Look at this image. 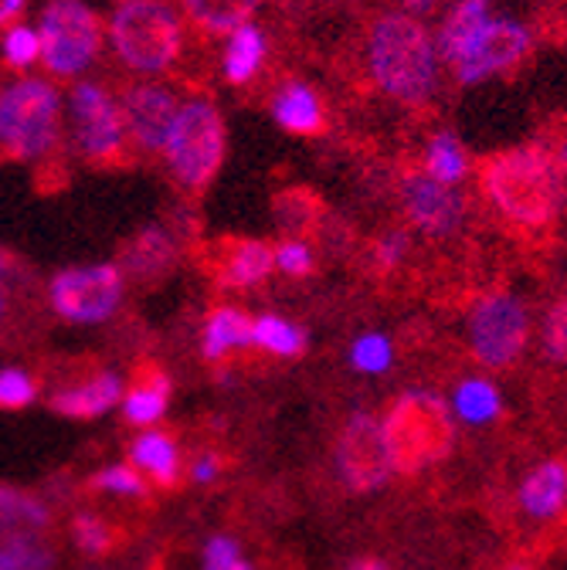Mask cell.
<instances>
[{"label": "cell", "instance_id": "6da1fadb", "mask_svg": "<svg viewBox=\"0 0 567 570\" xmlns=\"http://www.w3.org/2000/svg\"><path fill=\"white\" fill-rule=\"evenodd\" d=\"M479 190L520 235H547L557 225L564 184L540 142L489 154L479 164Z\"/></svg>", "mask_w": 567, "mask_h": 570}, {"label": "cell", "instance_id": "7a4b0ae2", "mask_svg": "<svg viewBox=\"0 0 567 570\" xmlns=\"http://www.w3.org/2000/svg\"><path fill=\"white\" fill-rule=\"evenodd\" d=\"M368 68L374 86L401 106H424L436 96L439 55L411 14H381L371 24Z\"/></svg>", "mask_w": 567, "mask_h": 570}, {"label": "cell", "instance_id": "3957f363", "mask_svg": "<svg viewBox=\"0 0 567 570\" xmlns=\"http://www.w3.org/2000/svg\"><path fill=\"white\" fill-rule=\"evenodd\" d=\"M384 449L391 459V472L414 475L442 462L456 445V424L446 401L432 391H408L401 394L384 424Z\"/></svg>", "mask_w": 567, "mask_h": 570}, {"label": "cell", "instance_id": "277c9868", "mask_svg": "<svg viewBox=\"0 0 567 570\" xmlns=\"http://www.w3.org/2000/svg\"><path fill=\"white\" fill-rule=\"evenodd\" d=\"M113 51L144 76L167 71L184 48V28L167 0H119L109 21Z\"/></svg>", "mask_w": 567, "mask_h": 570}, {"label": "cell", "instance_id": "5b68a950", "mask_svg": "<svg viewBox=\"0 0 567 570\" xmlns=\"http://www.w3.org/2000/svg\"><path fill=\"white\" fill-rule=\"evenodd\" d=\"M61 102L45 79H14L0 89V147L14 160H41L58 147Z\"/></svg>", "mask_w": 567, "mask_h": 570}, {"label": "cell", "instance_id": "8992f818", "mask_svg": "<svg viewBox=\"0 0 567 570\" xmlns=\"http://www.w3.org/2000/svg\"><path fill=\"white\" fill-rule=\"evenodd\" d=\"M225 119L211 99H190L177 109V119L167 136V164L177 184L190 194H201L218 177L225 164Z\"/></svg>", "mask_w": 567, "mask_h": 570}, {"label": "cell", "instance_id": "52a82bcc", "mask_svg": "<svg viewBox=\"0 0 567 570\" xmlns=\"http://www.w3.org/2000/svg\"><path fill=\"white\" fill-rule=\"evenodd\" d=\"M38 41L51 76L72 79L96 61L102 48V24L82 0H51L38 21Z\"/></svg>", "mask_w": 567, "mask_h": 570}, {"label": "cell", "instance_id": "ba28073f", "mask_svg": "<svg viewBox=\"0 0 567 570\" xmlns=\"http://www.w3.org/2000/svg\"><path fill=\"white\" fill-rule=\"evenodd\" d=\"M51 309L68 323H106L123 299V272L113 262L65 268L48 282Z\"/></svg>", "mask_w": 567, "mask_h": 570}, {"label": "cell", "instance_id": "9c48e42d", "mask_svg": "<svg viewBox=\"0 0 567 570\" xmlns=\"http://www.w3.org/2000/svg\"><path fill=\"white\" fill-rule=\"evenodd\" d=\"M530 320L517 296L492 293L469 316V346L486 367H510L527 346Z\"/></svg>", "mask_w": 567, "mask_h": 570}, {"label": "cell", "instance_id": "30bf717a", "mask_svg": "<svg viewBox=\"0 0 567 570\" xmlns=\"http://www.w3.org/2000/svg\"><path fill=\"white\" fill-rule=\"evenodd\" d=\"M72 136L76 150L92 164H119L126 157V122L119 102L96 82L72 89Z\"/></svg>", "mask_w": 567, "mask_h": 570}, {"label": "cell", "instance_id": "8fae6325", "mask_svg": "<svg viewBox=\"0 0 567 570\" xmlns=\"http://www.w3.org/2000/svg\"><path fill=\"white\" fill-rule=\"evenodd\" d=\"M336 472L353 492H374L391 475L381 424L371 414H350L336 435Z\"/></svg>", "mask_w": 567, "mask_h": 570}, {"label": "cell", "instance_id": "7c38bea8", "mask_svg": "<svg viewBox=\"0 0 567 570\" xmlns=\"http://www.w3.org/2000/svg\"><path fill=\"white\" fill-rule=\"evenodd\" d=\"M530 55V31L520 21H486V28L472 38L466 55L456 61L459 86H479L489 76L514 71Z\"/></svg>", "mask_w": 567, "mask_h": 570}, {"label": "cell", "instance_id": "4fadbf2b", "mask_svg": "<svg viewBox=\"0 0 567 570\" xmlns=\"http://www.w3.org/2000/svg\"><path fill=\"white\" fill-rule=\"evenodd\" d=\"M398 194H401L408 222L418 232L432 235V238H449L466 222V200H462V194L456 187H449V184H439L436 177H429L424 170L404 174Z\"/></svg>", "mask_w": 567, "mask_h": 570}, {"label": "cell", "instance_id": "5bb4252c", "mask_svg": "<svg viewBox=\"0 0 567 570\" xmlns=\"http://www.w3.org/2000/svg\"><path fill=\"white\" fill-rule=\"evenodd\" d=\"M123 122L126 136L147 154H164L170 126L177 119V96L164 86H133L123 96Z\"/></svg>", "mask_w": 567, "mask_h": 570}, {"label": "cell", "instance_id": "9a60e30c", "mask_svg": "<svg viewBox=\"0 0 567 570\" xmlns=\"http://www.w3.org/2000/svg\"><path fill=\"white\" fill-rule=\"evenodd\" d=\"M272 265H275V258L265 242L228 238V242H218L211 272H215V278L225 285V289H248V285H258L272 272Z\"/></svg>", "mask_w": 567, "mask_h": 570}, {"label": "cell", "instance_id": "2e32d148", "mask_svg": "<svg viewBox=\"0 0 567 570\" xmlns=\"http://www.w3.org/2000/svg\"><path fill=\"white\" fill-rule=\"evenodd\" d=\"M123 397V377L113 374V371H102V374H92L89 381L82 384H72V387H61L51 394V411L65 414V417H99L106 414L109 407H116Z\"/></svg>", "mask_w": 567, "mask_h": 570}, {"label": "cell", "instance_id": "e0dca14e", "mask_svg": "<svg viewBox=\"0 0 567 570\" xmlns=\"http://www.w3.org/2000/svg\"><path fill=\"white\" fill-rule=\"evenodd\" d=\"M272 119L296 136H316L326 126L323 102L306 82H286L272 99Z\"/></svg>", "mask_w": 567, "mask_h": 570}, {"label": "cell", "instance_id": "ac0fdd59", "mask_svg": "<svg viewBox=\"0 0 567 570\" xmlns=\"http://www.w3.org/2000/svg\"><path fill=\"white\" fill-rule=\"evenodd\" d=\"M252 346V320L242 309L232 306H218L211 309L204 320V333H201V353L204 361L218 364L232 350Z\"/></svg>", "mask_w": 567, "mask_h": 570}, {"label": "cell", "instance_id": "d6986e66", "mask_svg": "<svg viewBox=\"0 0 567 570\" xmlns=\"http://www.w3.org/2000/svg\"><path fill=\"white\" fill-rule=\"evenodd\" d=\"M167 401H170V381L157 367L136 371L133 387L123 391V397H119L126 421L136 424V428H147V424L160 421L164 411H167Z\"/></svg>", "mask_w": 567, "mask_h": 570}, {"label": "cell", "instance_id": "ffe728a7", "mask_svg": "<svg viewBox=\"0 0 567 570\" xmlns=\"http://www.w3.org/2000/svg\"><path fill=\"white\" fill-rule=\"evenodd\" d=\"M129 465L147 472L160 489H174L180 479V452L167 432H144L129 445Z\"/></svg>", "mask_w": 567, "mask_h": 570}, {"label": "cell", "instance_id": "44dd1931", "mask_svg": "<svg viewBox=\"0 0 567 570\" xmlns=\"http://www.w3.org/2000/svg\"><path fill=\"white\" fill-rule=\"evenodd\" d=\"M567 503V465L544 462L520 485V507L534 520H550Z\"/></svg>", "mask_w": 567, "mask_h": 570}, {"label": "cell", "instance_id": "7402d4cb", "mask_svg": "<svg viewBox=\"0 0 567 570\" xmlns=\"http://www.w3.org/2000/svg\"><path fill=\"white\" fill-rule=\"evenodd\" d=\"M486 21H489V0H459L452 14L442 21L436 55H442L446 61L456 65L466 55V48L472 45V38L486 28Z\"/></svg>", "mask_w": 567, "mask_h": 570}, {"label": "cell", "instance_id": "603a6c76", "mask_svg": "<svg viewBox=\"0 0 567 570\" xmlns=\"http://www.w3.org/2000/svg\"><path fill=\"white\" fill-rule=\"evenodd\" d=\"M170 265H174V238L164 228H147L126 245L119 272L123 275L129 272L133 278H154L170 272Z\"/></svg>", "mask_w": 567, "mask_h": 570}, {"label": "cell", "instance_id": "cb8c5ba5", "mask_svg": "<svg viewBox=\"0 0 567 570\" xmlns=\"http://www.w3.org/2000/svg\"><path fill=\"white\" fill-rule=\"evenodd\" d=\"M262 0H180L184 14L207 35H232L242 24H252V14Z\"/></svg>", "mask_w": 567, "mask_h": 570}, {"label": "cell", "instance_id": "d4e9b609", "mask_svg": "<svg viewBox=\"0 0 567 570\" xmlns=\"http://www.w3.org/2000/svg\"><path fill=\"white\" fill-rule=\"evenodd\" d=\"M48 527V510L35 495L0 485V537H35Z\"/></svg>", "mask_w": 567, "mask_h": 570}, {"label": "cell", "instance_id": "484cf974", "mask_svg": "<svg viewBox=\"0 0 567 570\" xmlns=\"http://www.w3.org/2000/svg\"><path fill=\"white\" fill-rule=\"evenodd\" d=\"M265 51H268L265 35L255 24L235 28L232 38H228V48H225V79L232 86H242V82L255 79V71L265 61Z\"/></svg>", "mask_w": 567, "mask_h": 570}, {"label": "cell", "instance_id": "4316f807", "mask_svg": "<svg viewBox=\"0 0 567 570\" xmlns=\"http://www.w3.org/2000/svg\"><path fill=\"white\" fill-rule=\"evenodd\" d=\"M421 170L429 174V177H436L439 184L456 187V184L466 177V170H469V157H466V150H462V142H459L452 132H436V136L429 139V147H424V164H421Z\"/></svg>", "mask_w": 567, "mask_h": 570}, {"label": "cell", "instance_id": "83f0119b", "mask_svg": "<svg viewBox=\"0 0 567 570\" xmlns=\"http://www.w3.org/2000/svg\"><path fill=\"white\" fill-rule=\"evenodd\" d=\"M252 346L268 350L275 356H303L306 353V330L282 316H258L252 320Z\"/></svg>", "mask_w": 567, "mask_h": 570}, {"label": "cell", "instance_id": "f1b7e54d", "mask_svg": "<svg viewBox=\"0 0 567 570\" xmlns=\"http://www.w3.org/2000/svg\"><path fill=\"white\" fill-rule=\"evenodd\" d=\"M452 407L462 421L469 424H486L500 414L504 401H500V391L496 384L482 381V377H466L459 387H456V397H452Z\"/></svg>", "mask_w": 567, "mask_h": 570}, {"label": "cell", "instance_id": "f546056e", "mask_svg": "<svg viewBox=\"0 0 567 570\" xmlns=\"http://www.w3.org/2000/svg\"><path fill=\"white\" fill-rule=\"evenodd\" d=\"M51 553L35 537L0 540V570H48Z\"/></svg>", "mask_w": 567, "mask_h": 570}, {"label": "cell", "instance_id": "4dcf8cb0", "mask_svg": "<svg viewBox=\"0 0 567 570\" xmlns=\"http://www.w3.org/2000/svg\"><path fill=\"white\" fill-rule=\"evenodd\" d=\"M391 361H394V350L384 333H364L350 346V364L364 374H384L391 367Z\"/></svg>", "mask_w": 567, "mask_h": 570}, {"label": "cell", "instance_id": "1f68e13d", "mask_svg": "<svg viewBox=\"0 0 567 570\" xmlns=\"http://www.w3.org/2000/svg\"><path fill=\"white\" fill-rule=\"evenodd\" d=\"M92 489L113 492V495H123V499H144L147 495V479L139 475L133 465H109V469L92 475Z\"/></svg>", "mask_w": 567, "mask_h": 570}, {"label": "cell", "instance_id": "d6a6232c", "mask_svg": "<svg viewBox=\"0 0 567 570\" xmlns=\"http://www.w3.org/2000/svg\"><path fill=\"white\" fill-rule=\"evenodd\" d=\"M38 384L28 371L21 367H4L0 371V407L4 411H21L35 401Z\"/></svg>", "mask_w": 567, "mask_h": 570}, {"label": "cell", "instance_id": "836d02e7", "mask_svg": "<svg viewBox=\"0 0 567 570\" xmlns=\"http://www.w3.org/2000/svg\"><path fill=\"white\" fill-rule=\"evenodd\" d=\"M72 533H76V543L92 557H102V553L113 550V530L96 513H79L76 523H72Z\"/></svg>", "mask_w": 567, "mask_h": 570}, {"label": "cell", "instance_id": "e575fe53", "mask_svg": "<svg viewBox=\"0 0 567 570\" xmlns=\"http://www.w3.org/2000/svg\"><path fill=\"white\" fill-rule=\"evenodd\" d=\"M544 353L554 364H567V299H557L544 320Z\"/></svg>", "mask_w": 567, "mask_h": 570}, {"label": "cell", "instance_id": "d590c367", "mask_svg": "<svg viewBox=\"0 0 567 570\" xmlns=\"http://www.w3.org/2000/svg\"><path fill=\"white\" fill-rule=\"evenodd\" d=\"M204 570H255L242 560V550L232 537H211L204 543Z\"/></svg>", "mask_w": 567, "mask_h": 570}, {"label": "cell", "instance_id": "8d00e7d4", "mask_svg": "<svg viewBox=\"0 0 567 570\" xmlns=\"http://www.w3.org/2000/svg\"><path fill=\"white\" fill-rule=\"evenodd\" d=\"M272 258H275V265L282 272L293 275V278H303V275L313 272V252H310V245L303 238H286L272 252Z\"/></svg>", "mask_w": 567, "mask_h": 570}, {"label": "cell", "instance_id": "74e56055", "mask_svg": "<svg viewBox=\"0 0 567 570\" xmlns=\"http://www.w3.org/2000/svg\"><path fill=\"white\" fill-rule=\"evenodd\" d=\"M4 55L14 68H28L31 61L41 58V41H38V31L35 28H14L8 31L4 38Z\"/></svg>", "mask_w": 567, "mask_h": 570}, {"label": "cell", "instance_id": "f35d334b", "mask_svg": "<svg viewBox=\"0 0 567 570\" xmlns=\"http://www.w3.org/2000/svg\"><path fill=\"white\" fill-rule=\"evenodd\" d=\"M537 142L544 147V154L550 157V164H554L560 184L567 187V116H564V119H554L550 129H547V136L537 139Z\"/></svg>", "mask_w": 567, "mask_h": 570}, {"label": "cell", "instance_id": "ab89813d", "mask_svg": "<svg viewBox=\"0 0 567 570\" xmlns=\"http://www.w3.org/2000/svg\"><path fill=\"white\" fill-rule=\"evenodd\" d=\"M275 210H278L282 225H286L290 232H303V225L313 222V214H310V194H303V190L282 194L278 204H275Z\"/></svg>", "mask_w": 567, "mask_h": 570}, {"label": "cell", "instance_id": "60d3db41", "mask_svg": "<svg viewBox=\"0 0 567 570\" xmlns=\"http://www.w3.org/2000/svg\"><path fill=\"white\" fill-rule=\"evenodd\" d=\"M404 258H408V235L404 232H388L384 238H378V245H374V265L381 272H394Z\"/></svg>", "mask_w": 567, "mask_h": 570}, {"label": "cell", "instance_id": "b9f144b4", "mask_svg": "<svg viewBox=\"0 0 567 570\" xmlns=\"http://www.w3.org/2000/svg\"><path fill=\"white\" fill-rule=\"evenodd\" d=\"M222 475V459L218 455H201L194 465H190V479L207 485V482H215Z\"/></svg>", "mask_w": 567, "mask_h": 570}, {"label": "cell", "instance_id": "7bdbcfd3", "mask_svg": "<svg viewBox=\"0 0 567 570\" xmlns=\"http://www.w3.org/2000/svg\"><path fill=\"white\" fill-rule=\"evenodd\" d=\"M8 272H11V262L0 252V323H4V313H8Z\"/></svg>", "mask_w": 567, "mask_h": 570}, {"label": "cell", "instance_id": "ee69618b", "mask_svg": "<svg viewBox=\"0 0 567 570\" xmlns=\"http://www.w3.org/2000/svg\"><path fill=\"white\" fill-rule=\"evenodd\" d=\"M25 4H28V0H0V28L18 21L21 11H25Z\"/></svg>", "mask_w": 567, "mask_h": 570}, {"label": "cell", "instance_id": "f6af8a7d", "mask_svg": "<svg viewBox=\"0 0 567 570\" xmlns=\"http://www.w3.org/2000/svg\"><path fill=\"white\" fill-rule=\"evenodd\" d=\"M401 4H404L408 11H418V14H421V11H432V8L439 4V0H401Z\"/></svg>", "mask_w": 567, "mask_h": 570}, {"label": "cell", "instance_id": "bcb514c9", "mask_svg": "<svg viewBox=\"0 0 567 570\" xmlns=\"http://www.w3.org/2000/svg\"><path fill=\"white\" fill-rule=\"evenodd\" d=\"M550 35H554L557 41H567V11H564V14H560L554 24H550Z\"/></svg>", "mask_w": 567, "mask_h": 570}, {"label": "cell", "instance_id": "7dc6e473", "mask_svg": "<svg viewBox=\"0 0 567 570\" xmlns=\"http://www.w3.org/2000/svg\"><path fill=\"white\" fill-rule=\"evenodd\" d=\"M350 570H388V567H384L381 560H358Z\"/></svg>", "mask_w": 567, "mask_h": 570}, {"label": "cell", "instance_id": "c3c4849f", "mask_svg": "<svg viewBox=\"0 0 567 570\" xmlns=\"http://www.w3.org/2000/svg\"><path fill=\"white\" fill-rule=\"evenodd\" d=\"M507 570H530V567H527V563H510Z\"/></svg>", "mask_w": 567, "mask_h": 570}]
</instances>
